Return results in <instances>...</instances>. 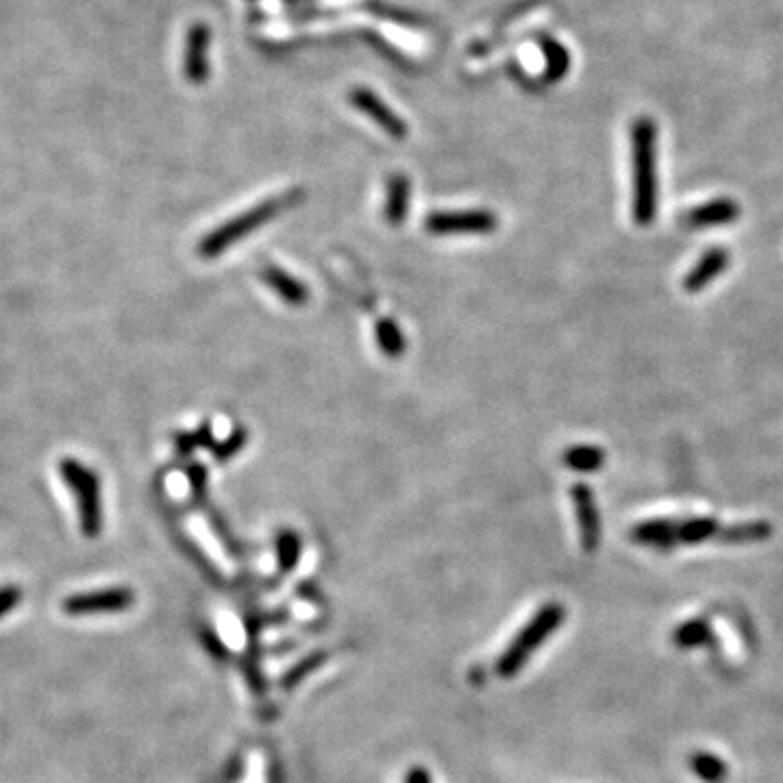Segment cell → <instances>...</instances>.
Instances as JSON below:
<instances>
[{
  "label": "cell",
  "instance_id": "1",
  "mask_svg": "<svg viewBox=\"0 0 783 783\" xmlns=\"http://www.w3.org/2000/svg\"><path fill=\"white\" fill-rule=\"evenodd\" d=\"M657 128L651 118H637L631 127V170H634V220L648 227L657 213Z\"/></svg>",
  "mask_w": 783,
  "mask_h": 783
},
{
  "label": "cell",
  "instance_id": "2",
  "mask_svg": "<svg viewBox=\"0 0 783 783\" xmlns=\"http://www.w3.org/2000/svg\"><path fill=\"white\" fill-rule=\"evenodd\" d=\"M303 198V190H292L286 196L278 198H268V201L259 203V205L250 207L249 212L238 213L235 218L227 220L220 227H216L212 233H207L205 238L198 244V255L205 257V259H213L220 253L231 249L235 242H240L242 238H249L250 233H255L257 229L264 227L266 222H270L272 218H277L283 209L297 205Z\"/></svg>",
  "mask_w": 783,
  "mask_h": 783
},
{
  "label": "cell",
  "instance_id": "3",
  "mask_svg": "<svg viewBox=\"0 0 783 783\" xmlns=\"http://www.w3.org/2000/svg\"><path fill=\"white\" fill-rule=\"evenodd\" d=\"M566 620V608L561 603H546L531 616V620L523 629L518 631L516 637L509 642V646L501 653L496 662V673L501 677H514L527 666L529 657L533 656L538 648L549 640L551 636L564 625Z\"/></svg>",
  "mask_w": 783,
  "mask_h": 783
},
{
  "label": "cell",
  "instance_id": "4",
  "mask_svg": "<svg viewBox=\"0 0 783 783\" xmlns=\"http://www.w3.org/2000/svg\"><path fill=\"white\" fill-rule=\"evenodd\" d=\"M59 475L63 484L77 498L81 531L88 538H96L103 527V507H100V479L92 468L81 461L66 458L59 461Z\"/></svg>",
  "mask_w": 783,
  "mask_h": 783
},
{
  "label": "cell",
  "instance_id": "5",
  "mask_svg": "<svg viewBox=\"0 0 783 783\" xmlns=\"http://www.w3.org/2000/svg\"><path fill=\"white\" fill-rule=\"evenodd\" d=\"M498 227L496 213L490 209H470V212H436L425 220L427 233L431 235H487Z\"/></svg>",
  "mask_w": 783,
  "mask_h": 783
},
{
  "label": "cell",
  "instance_id": "6",
  "mask_svg": "<svg viewBox=\"0 0 783 783\" xmlns=\"http://www.w3.org/2000/svg\"><path fill=\"white\" fill-rule=\"evenodd\" d=\"M136 603L131 588H105L94 592H81L63 600V611L70 616H100L120 614Z\"/></svg>",
  "mask_w": 783,
  "mask_h": 783
},
{
  "label": "cell",
  "instance_id": "7",
  "mask_svg": "<svg viewBox=\"0 0 783 783\" xmlns=\"http://www.w3.org/2000/svg\"><path fill=\"white\" fill-rule=\"evenodd\" d=\"M572 507H575L579 540H581V549L588 553H594L600 544V512L597 505V496H594L592 487L586 484H575L571 487Z\"/></svg>",
  "mask_w": 783,
  "mask_h": 783
},
{
  "label": "cell",
  "instance_id": "8",
  "mask_svg": "<svg viewBox=\"0 0 783 783\" xmlns=\"http://www.w3.org/2000/svg\"><path fill=\"white\" fill-rule=\"evenodd\" d=\"M348 99H351V105L355 107L357 111H362L363 116H368L370 120L383 128L390 137L403 139L407 136V125L403 118L396 116L394 111H392L377 94L370 92L368 88H355L351 94H348Z\"/></svg>",
  "mask_w": 783,
  "mask_h": 783
},
{
  "label": "cell",
  "instance_id": "9",
  "mask_svg": "<svg viewBox=\"0 0 783 783\" xmlns=\"http://www.w3.org/2000/svg\"><path fill=\"white\" fill-rule=\"evenodd\" d=\"M209 46H212V31L207 29V24H192L185 37L184 55V74L190 83L201 85L209 79Z\"/></svg>",
  "mask_w": 783,
  "mask_h": 783
},
{
  "label": "cell",
  "instance_id": "10",
  "mask_svg": "<svg viewBox=\"0 0 783 783\" xmlns=\"http://www.w3.org/2000/svg\"><path fill=\"white\" fill-rule=\"evenodd\" d=\"M740 218V205L733 198H714V201L703 203L699 207H692L681 216L685 229H714L722 224H731Z\"/></svg>",
  "mask_w": 783,
  "mask_h": 783
},
{
  "label": "cell",
  "instance_id": "11",
  "mask_svg": "<svg viewBox=\"0 0 783 783\" xmlns=\"http://www.w3.org/2000/svg\"><path fill=\"white\" fill-rule=\"evenodd\" d=\"M727 266H729V253L725 249L714 246V249L705 250V253L701 255V259L696 261V264L690 268L688 275H685L684 289L690 294L701 292V289H705L712 281H716V278L725 272Z\"/></svg>",
  "mask_w": 783,
  "mask_h": 783
},
{
  "label": "cell",
  "instance_id": "12",
  "mask_svg": "<svg viewBox=\"0 0 783 783\" xmlns=\"http://www.w3.org/2000/svg\"><path fill=\"white\" fill-rule=\"evenodd\" d=\"M631 540L636 544L648 546V549L657 551H670L675 546H679L677 540V520L670 518H653L646 523L636 524L631 529Z\"/></svg>",
  "mask_w": 783,
  "mask_h": 783
},
{
  "label": "cell",
  "instance_id": "13",
  "mask_svg": "<svg viewBox=\"0 0 783 783\" xmlns=\"http://www.w3.org/2000/svg\"><path fill=\"white\" fill-rule=\"evenodd\" d=\"M259 277L261 281H264L266 286L283 300V303L292 305V307H300V305H305L309 300L307 286H305L303 281H298L297 277H292L289 272L283 270V268L266 266L264 270L259 272Z\"/></svg>",
  "mask_w": 783,
  "mask_h": 783
},
{
  "label": "cell",
  "instance_id": "14",
  "mask_svg": "<svg viewBox=\"0 0 783 783\" xmlns=\"http://www.w3.org/2000/svg\"><path fill=\"white\" fill-rule=\"evenodd\" d=\"M411 184L405 175L396 173L388 179V196H385V220L392 227L405 222L407 209H410Z\"/></svg>",
  "mask_w": 783,
  "mask_h": 783
},
{
  "label": "cell",
  "instance_id": "15",
  "mask_svg": "<svg viewBox=\"0 0 783 783\" xmlns=\"http://www.w3.org/2000/svg\"><path fill=\"white\" fill-rule=\"evenodd\" d=\"M561 461L575 473L592 475L599 473L605 466V450L597 447V444H575V447H568L564 450Z\"/></svg>",
  "mask_w": 783,
  "mask_h": 783
},
{
  "label": "cell",
  "instance_id": "16",
  "mask_svg": "<svg viewBox=\"0 0 783 783\" xmlns=\"http://www.w3.org/2000/svg\"><path fill=\"white\" fill-rule=\"evenodd\" d=\"M721 533V524L712 516H692L677 520V540L679 544L694 546L707 540H714Z\"/></svg>",
  "mask_w": 783,
  "mask_h": 783
},
{
  "label": "cell",
  "instance_id": "17",
  "mask_svg": "<svg viewBox=\"0 0 783 783\" xmlns=\"http://www.w3.org/2000/svg\"><path fill=\"white\" fill-rule=\"evenodd\" d=\"M772 535V524L766 520H753V523H738L731 527H721L718 542L722 544H758L766 542Z\"/></svg>",
  "mask_w": 783,
  "mask_h": 783
},
{
  "label": "cell",
  "instance_id": "18",
  "mask_svg": "<svg viewBox=\"0 0 783 783\" xmlns=\"http://www.w3.org/2000/svg\"><path fill=\"white\" fill-rule=\"evenodd\" d=\"M670 637H673L675 646L688 651V648H699L710 645V642L714 640V634H712L710 622L705 618H690L675 627L673 636Z\"/></svg>",
  "mask_w": 783,
  "mask_h": 783
},
{
  "label": "cell",
  "instance_id": "19",
  "mask_svg": "<svg viewBox=\"0 0 783 783\" xmlns=\"http://www.w3.org/2000/svg\"><path fill=\"white\" fill-rule=\"evenodd\" d=\"M374 337H377L379 351L383 353L385 357H390V359L403 357L405 337H403V334H401V329L396 326L394 320H390V318L377 320V326H374Z\"/></svg>",
  "mask_w": 783,
  "mask_h": 783
},
{
  "label": "cell",
  "instance_id": "20",
  "mask_svg": "<svg viewBox=\"0 0 783 783\" xmlns=\"http://www.w3.org/2000/svg\"><path fill=\"white\" fill-rule=\"evenodd\" d=\"M690 770L705 783H722L727 779V764L714 753H694L688 759Z\"/></svg>",
  "mask_w": 783,
  "mask_h": 783
},
{
  "label": "cell",
  "instance_id": "21",
  "mask_svg": "<svg viewBox=\"0 0 783 783\" xmlns=\"http://www.w3.org/2000/svg\"><path fill=\"white\" fill-rule=\"evenodd\" d=\"M300 560V538L294 531H281V533L277 535V561L278 568H281V572L286 575V572L294 571V568L298 566Z\"/></svg>",
  "mask_w": 783,
  "mask_h": 783
},
{
  "label": "cell",
  "instance_id": "22",
  "mask_svg": "<svg viewBox=\"0 0 783 783\" xmlns=\"http://www.w3.org/2000/svg\"><path fill=\"white\" fill-rule=\"evenodd\" d=\"M246 442H249V431H246V427H238L231 431V436H227L222 439V442H216V447H213V459L218 461V464H224V461L233 459L235 455L240 453L246 447Z\"/></svg>",
  "mask_w": 783,
  "mask_h": 783
},
{
  "label": "cell",
  "instance_id": "23",
  "mask_svg": "<svg viewBox=\"0 0 783 783\" xmlns=\"http://www.w3.org/2000/svg\"><path fill=\"white\" fill-rule=\"evenodd\" d=\"M323 659H325V653H316V656L305 657L303 662L297 664V666H294L292 670H288L286 677H283V681H281L283 688L289 690V688H294L297 684H300V681L307 677L309 673H314V670L318 668L320 664H323Z\"/></svg>",
  "mask_w": 783,
  "mask_h": 783
},
{
  "label": "cell",
  "instance_id": "24",
  "mask_svg": "<svg viewBox=\"0 0 783 783\" xmlns=\"http://www.w3.org/2000/svg\"><path fill=\"white\" fill-rule=\"evenodd\" d=\"M20 603H23V588L14 583L0 588V618H5Z\"/></svg>",
  "mask_w": 783,
  "mask_h": 783
},
{
  "label": "cell",
  "instance_id": "25",
  "mask_svg": "<svg viewBox=\"0 0 783 783\" xmlns=\"http://www.w3.org/2000/svg\"><path fill=\"white\" fill-rule=\"evenodd\" d=\"M544 48H546V59H549V68L553 70V72H557V77L564 74V70L568 66V55L564 48L560 44H553V42H546Z\"/></svg>",
  "mask_w": 783,
  "mask_h": 783
},
{
  "label": "cell",
  "instance_id": "26",
  "mask_svg": "<svg viewBox=\"0 0 783 783\" xmlns=\"http://www.w3.org/2000/svg\"><path fill=\"white\" fill-rule=\"evenodd\" d=\"M187 479H190L192 492H194V495L198 498H201L203 492H205V486H207V470H205V466H203V464H192L190 468H187Z\"/></svg>",
  "mask_w": 783,
  "mask_h": 783
},
{
  "label": "cell",
  "instance_id": "27",
  "mask_svg": "<svg viewBox=\"0 0 783 783\" xmlns=\"http://www.w3.org/2000/svg\"><path fill=\"white\" fill-rule=\"evenodd\" d=\"M175 447H176V450H179V455H184V458H187V455H192V450L198 448L194 431H192V433H187V431L176 433V436H175Z\"/></svg>",
  "mask_w": 783,
  "mask_h": 783
},
{
  "label": "cell",
  "instance_id": "28",
  "mask_svg": "<svg viewBox=\"0 0 783 783\" xmlns=\"http://www.w3.org/2000/svg\"><path fill=\"white\" fill-rule=\"evenodd\" d=\"M194 438H196L198 448H213V447H216V439H213L212 422H203V425L198 427L196 431H194Z\"/></svg>",
  "mask_w": 783,
  "mask_h": 783
},
{
  "label": "cell",
  "instance_id": "29",
  "mask_svg": "<svg viewBox=\"0 0 783 783\" xmlns=\"http://www.w3.org/2000/svg\"><path fill=\"white\" fill-rule=\"evenodd\" d=\"M405 783H431V777L425 769H411Z\"/></svg>",
  "mask_w": 783,
  "mask_h": 783
}]
</instances>
